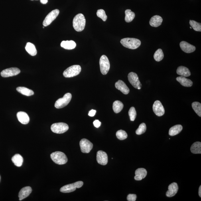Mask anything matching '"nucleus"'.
<instances>
[{
  "instance_id": "13",
  "label": "nucleus",
  "mask_w": 201,
  "mask_h": 201,
  "mask_svg": "<svg viewBox=\"0 0 201 201\" xmlns=\"http://www.w3.org/2000/svg\"><path fill=\"white\" fill-rule=\"evenodd\" d=\"M153 109L154 113L158 116H162L165 114V109L159 101L157 100L154 102Z\"/></svg>"
},
{
  "instance_id": "25",
  "label": "nucleus",
  "mask_w": 201,
  "mask_h": 201,
  "mask_svg": "<svg viewBox=\"0 0 201 201\" xmlns=\"http://www.w3.org/2000/svg\"><path fill=\"white\" fill-rule=\"evenodd\" d=\"M25 50L30 55L35 56L37 54L35 46L31 42H27L25 47Z\"/></svg>"
},
{
  "instance_id": "34",
  "label": "nucleus",
  "mask_w": 201,
  "mask_h": 201,
  "mask_svg": "<svg viewBox=\"0 0 201 201\" xmlns=\"http://www.w3.org/2000/svg\"><path fill=\"white\" fill-rule=\"evenodd\" d=\"M190 24L191 27L195 31H201V24L198 23L194 20H190Z\"/></svg>"
},
{
  "instance_id": "43",
  "label": "nucleus",
  "mask_w": 201,
  "mask_h": 201,
  "mask_svg": "<svg viewBox=\"0 0 201 201\" xmlns=\"http://www.w3.org/2000/svg\"><path fill=\"white\" fill-rule=\"evenodd\" d=\"M198 194L200 198H201V186H200L199 188Z\"/></svg>"
},
{
  "instance_id": "15",
  "label": "nucleus",
  "mask_w": 201,
  "mask_h": 201,
  "mask_svg": "<svg viewBox=\"0 0 201 201\" xmlns=\"http://www.w3.org/2000/svg\"><path fill=\"white\" fill-rule=\"evenodd\" d=\"M180 45L181 50L186 53H192L196 49L195 47L186 42H180Z\"/></svg>"
},
{
  "instance_id": "39",
  "label": "nucleus",
  "mask_w": 201,
  "mask_h": 201,
  "mask_svg": "<svg viewBox=\"0 0 201 201\" xmlns=\"http://www.w3.org/2000/svg\"><path fill=\"white\" fill-rule=\"evenodd\" d=\"M137 196L135 194H129L127 197V200L128 201H135Z\"/></svg>"
},
{
  "instance_id": "10",
  "label": "nucleus",
  "mask_w": 201,
  "mask_h": 201,
  "mask_svg": "<svg viewBox=\"0 0 201 201\" xmlns=\"http://www.w3.org/2000/svg\"><path fill=\"white\" fill-rule=\"evenodd\" d=\"M59 11L58 9H56L53 10L46 16L43 22V25L44 27H47L50 25L53 21L56 19L58 17Z\"/></svg>"
},
{
  "instance_id": "44",
  "label": "nucleus",
  "mask_w": 201,
  "mask_h": 201,
  "mask_svg": "<svg viewBox=\"0 0 201 201\" xmlns=\"http://www.w3.org/2000/svg\"><path fill=\"white\" fill-rule=\"evenodd\" d=\"M190 28H191V29H192V27H190Z\"/></svg>"
},
{
  "instance_id": "37",
  "label": "nucleus",
  "mask_w": 201,
  "mask_h": 201,
  "mask_svg": "<svg viewBox=\"0 0 201 201\" xmlns=\"http://www.w3.org/2000/svg\"><path fill=\"white\" fill-rule=\"evenodd\" d=\"M129 115L130 120L131 121H134L135 120L137 117V113L135 107H131L129 111Z\"/></svg>"
},
{
  "instance_id": "6",
  "label": "nucleus",
  "mask_w": 201,
  "mask_h": 201,
  "mask_svg": "<svg viewBox=\"0 0 201 201\" xmlns=\"http://www.w3.org/2000/svg\"><path fill=\"white\" fill-rule=\"evenodd\" d=\"M52 131L57 134L64 133L68 131L69 126L64 123H58L53 124L51 127Z\"/></svg>"
},
{
  "instance_id": "5",
  "label": "nucleus",
  "mask_w": 201,
  "mask_h": 201,
  "mask_svg": "<svg viewBox=\"0 0 201 201\" xmlns=\"http://www.w3.org/2000/svg\"><path fill=\"white\" fill-rule=\"evenodd\" d=\"M72 95L70 93H66L64 97L56 101L55 103V107L57 109L63 108L68 104L72 99Z\"/></svg>"
},
{
  "instance_id": "31",
  "label": "nucleus",
  "mask_w": 201,
  "mask_h": 201,
  "mask_svg": "<svg viewBox=\"0 0 201 201\" xmlns=\"http://www.w3.org/2000/svg\"><path fill=\"white\" fill-rule=\"evenodd\" d=\"M125 21L127 22H130L133 21L135 17V14L131 9L126 10L125 12Z\"/></svg>"
},
{
  "instance_id": "28",
  "label": "nucleus",
  "mask_w": 201,
  "mask_h": 201,
  "mask_svg": "<svg viewBox=\"0 0 201 201\" xmlns=\"http://www.w3.org/2000/svg\"><path fill=\"white\" fill-rule=\"evenodd\" d=\"M18 92L27 96H30L34 95L33 91L24 87H18L17 88Z\"/></svg>"
},
{
  "instance_id": "4",
  "label": "nucleus",
  "mask_w": 201,
  "mask_h": 201,
  "mask_svg": "<svg viewBox=\"0 0 201 201\" xmlns=\"http://www.w3.org/2000/svg\"><path fill=\"white\" fill-rule=\"evenodd\" d=\"M81 71V67L78 65H74L69 67L63 73V75L65 78H71L78 75Z\"/></svg>"
},
{
  "instance_id": "30",
  "label": "nucleus",
  "mask_w": 201,
  "mask_h": 201,
  "mask_svg": "<svg viewBox=\"0 0 201 201\" xmlns=\"http://www.w3.org/2000/svg\"><path fill=\"white\" fill-rule=\"evenodd\" d=\"M123 107V104L121 101H115L113 103V111L115 113H118L122 110Z\"/></svg>"
},
{
  "instance_id": "1",
  "label": "nucleus",
  "mask_w": 201,
  "mask_h": 201,
  "mask_svg": "<svg viewBox=\"0 0 201 201\" xmlns=\"http://www.w3.org/2000/svg\"><path fill=\"white\" fill-rule=\"evenodd\" d=\"M86 20L84 15L82 14H77L74 18L73 25L74 29L78 32H81L84 29Z\"/></svg>"
},
{
  "instance_id": "17",
  "label": "nucleus",
  "mask_w": 201,
  "mask_h": 201,
  "mask_svg": "<svg viewBox=\"0 0 201 201\" xmlns=\"http://www.w3.org/2000/svg\"><path fill=\"white\" fill-rule=\"evenodd\" d=\"M115 87L117 89L120 91L123 94L127 95L130 92L128 87L122 81L119 80L115 83Z\"/></svg>"
},
{
  "instance_id": "23",
  "label": "nucleus",
  "mask_w": 201,
  "mask_h": 201,
  "mask_svg": "<svg viewBox=\"0 0 201 201\" xmlns=\"http://www.w3.org/2000/svg\"><path fill=\"white\" fill-rule=\"evenodd\" d=\"M176 73L179 75L185 77L189 76L191 75V73L189 69L183 66L178 67L176 70Z\"/></svg>"
},
{
  "instance_id": "2",
  "label": "nucleus",
  "mask_w": 201,
  "mask_h": 201,
  "mask_svg": "<svg viewBox=\"0 0 201 201\" xmlns=\"http://www.w3.org/2000/svg\"><path fill=\"white\" fill-rule=\"evenodd\" d=\"M121 43L125 47L131 49H135L141 46V42L137 38H126L120 41Z\"/></svg>"
},
{
  "instance_id": "41",
  "label": "nucleus",
  "mask_w": 201,
  "mask_h": 201,
  "mask_svg": "<svg viewBox=\"0 0 201 201\" xmlns=\"http://www.w3.org/2000/svg\"><path fill=\"white\" fill-rule=\"evenodd\" d=\"M96 110H94V109H92V110H91V111H89L88 113V115H89V116L93 117L94 116V115L95 114H96Z\"/></svg>"
},
{
  "instance_id": "3",
  "label": "nucleus",
  "mask_w": 201,
  "mask_h": 201,
  "mask_svg": "<svg viewBox=\"0 0 201 201\" xmlns=\"http://www.w3.org/2000/svg\"><path fill=\"white\" fill-rule=\"evenodd\" d=\"M50 157L52 161L58 165H64L68 161L65 154L61 152H54L51 154Z\"/></svg>"
},
{
  "instance_id": "36",
  "label": "nucleus",
  "mask_w": 201,
  "mask_h": 201,
  "mask_svg": "<svg viewBox=\"0 0 201 201\" xmlns=\"http://www.w3.org/2000/svg\"><path fill=\"white\" fill-rule=\"evenodd\" d=\"M147 130V126L145 123H142L139 126L138 128L136 131V133L137 135H141L145 132Z\"/></svg>"
},
{
  "instance_id": "32",
  "label": "nucleus",
  "mask_w": 201,
  "mask_h": 201,
  "mask_svg": "<svg viewBox=\"0 0 201 201\" xmlns=\"http://www.w3.org/2000/svg\"><path fill=\"white\" fill-rule=\"evenodd\" d=\"M154 59L156 61L160 62L163 59L164 54L163 51L161 49H158L156 51L154 54Z\"/></svg>"
},
{
  "instance_id": "16",
  "label": "nucleus",
  "mask_w": 201,
  "mask_h": 201,
  "mask_svg": "<svg viewBox=\"0 0 201 201\" xmlns=\"http://www.w3.org/2000/svg\"><path fill=\"white\" fill-rule=\"evenodd\" d=\"M168 190L166 192V196L169 198L173 197L177 193L178 190V186L176 182L170 184L168 187Z\"/></svg>"
},
{
  "instance_id": "26",
  "label": "nucleus",
  "mask_w": 201,
  "mask_h": 201,
  "mask_svg": "<svg viewBox=\"0 0 201 201\" xmlns=\"http://www.w3.org/2000/svg\"><path fill=\"white\" fill-rule=\"evenodd\" d=\"M182 126L180 125H176L171 127L170 129L169 135L170 136H174L178 135L182 131Z\"/></svg>"
},
{
  "instance_id": "40",
  "label": "nucleus",
  "mask_w": 201,
  "mask_h": 201,
  "mask_svg": "<svg viewBox=\"0 0 201 201\" xmlns=\"http://www.w3.org/2000/svg\"><path fill=\"white\" fill-rule=\"evenodd\" d=\"M93 124H94V126L96 128H99L100 126L101 125V122L99 121L98 120H95L93 122Z\"/></svg>"
},
{
  "instance_id": "20",
  "label": "nucleus",
  "mask_w": 201,
  "mask_h": 201,
  "mask_svg": "<svg viewBox=\"0 0 201 201\" xmlns=\"http://www.w3.org/2000/svg\"><path fill=\"white\" fill-rule=\"evenodd\" d=\"M135 176L134 178L136 180L140 181L145 178L147 175V172L145 168H139L135 171Z\"/></svg>"
},
{
  "instance_id": "27",
  "label": "nucleus",
  "mask_w": 201,
  "mask_h": 201,
  "mask_svg": "<svg viewBox=\"0 0 201 201\" xmlns=\"http://www.w3.org/2000/svg\"><path fill=\"white\" fill-rule=\"evenodd\" d=\"M12 161L15 166L20 167L23 162V158L20 154H17L12 158Z\"/></svg>"
},
{
  "instance_id": "33",
  "label": "nucleus",
  "mask_w": 201,
  "mask_h": 201,
  "mask_svg": "<svg viewBox=\"0 0 201 201\" xmlns=\"http://www.w3.org/2000/svg\"><path fill=\"white\" fill-rule=\"evenodd\" d=\"M193 109L199 116L201 117V104L198 102H194L192 103Z\"/></svg>"
},
{
  "instance_id": "18",
  "label": "nucleus",
  "mask_w": 201,
  "mask_h": 201,
  "mask_svg": "<svg viewBox=\"0 0 201 201\" xmlns=\"http://www.w3.org/2000/svg\"><path fill=\"white\" fill-rule=\"evenodd\" d=\"M32 192V189L30 187H25L21 189L18 194L19 200L21 201L27 198Z\"/></svg>"
},
{
  "instance_id": "14",
  "label": "nucleus",
  "mask_w": 201,
  "mask_h": 201,
  "mask_svg": "<svg viewBox=\"0 0 201 201\" xmlns=\"http://www.w3.org/2000/svg\"><path fill=\"white\" fill-rule=\"evenodd\" d=\"M97 160L99 164L103 165H107L108 161L107 154L103 151H98L97 153Z\"/></svg>"
},
{
  "instance_id": "45",
  "label": "nucleus",
  "mask_w": 201,
  "mask_h": 201,
  "mask_svg": "<svg viewBox=\"0 0 201 201\" xmlns=\"http://www.w3.org/2000/svg\"><path fill=\"white\" fill-rule=\"evenodd\" d=\"M0 180H1V176H0Z\"/></svg>"
},
{
  "instance_id": "22",
  "label": "nucleus",
  "mask_w": 201,
  "mask_h": 201,
  "mask_svg": "<svg viewBox=\"0 0 201 201\" xmlns=\"http://www.w3.org/2000/svg\"><path fill=\"white\" fill-rule=\"evenodd\" d=\"M61 47L67 50H72L76 47V44L74 41H63L60 44Z\"/></svg>"
},
{
  "instance_id": "8",
  "label": "nucleus",
  "mask_w": 201,
  "mask_h": 201,
  "mask_svg": "<svg viewBox=\"0 0 201 201\" xmlns=\"http://www.w3.org/2000/svg\"><path fill=\"white\" fill-rule=\"evenodd\" d=\"M83 182L78 181L74 183L66 185L60 189V192L63 193H69L75 191L76 188H80L83 186Z\"/></svg>"
},
{
  "instance_id": "46",
  "label": "nucleus",
  "mask_w": 201,
  "mask_h": 201,
  "mask_svg": "<svg viewBox=\"0 0 201 201\" xmlns=\"http://www.w3.org/2000/svg\"><path fill=\"white\" fill-rule=\"evenodd\" d=\"M32 1H33V0H32Z\"/></svg>"
},
{
  "instance_id": "7",
  "label": "nucleus",
  "mask_w": 201,
  "mask_h": 201,
  "mask_svg": "<svg viewBox=\"0 0 201 201\" xmlns=\"http://www.w3.org/2000/svg\"><path fill=\"white\" fill-rule=\"evenodd\" d=\"M99 65L101 73L103 75H106L110 68V63L107 56L103 55L101 57L99 60Z\"/></svg>"
},
{
  "instance_id": "19",
  "label": "nucleus",
  "mask_w": 201,
  "mask_h": 201,
  "mask_svg": "<svg viewBox=\"0 0 201 201\" xmlns=\"http://www.w3.org/2000/svg\"><path fill=\"white\" fill-rule=\"evenodd\" d=\"M18 120L24 125H27L29 123L30 118L28 115L24 112L20 111L17 114Z\"/></svg>"
},
{
  "instance_id": "12",
  "label": "nucleus",
  "mask_w": 201,
  "mask_h": 201,
  "mask_svg": "<svg viewBox=\"0 0 201 201\" xmlns=\"http://www.w3.org/2000/svg\"><path fill=\"white\" fill-rule=\"evenodd\" d=\"M21 72L20 69L17 68H11L6 69L1 72V75L4 78L17 75Z\"/></svg>"
},
{
  "instance_id": "21",
  "label": "nucleus",
  "mask_w": 201,
  "mask_h": 201,
  "mask_svg": "<svg viewBox=\"0 0 201 201\" xmlns=\"http://www.w3.org/2000/svg\"><path fill=\"white\" fill-rule=\"evenodd\" d=\"M163 19L159 15H155L151 18L149 24L152 27H157L161 25Z\"/></svg>"
},
{
  "instance_id": "29",
  "label": "nucleus",
  "mask_w": 201,
  "mask_h": 201,
  "mask_svg": "<svg viewBox=\"0 0 201 201\" xmlns=\"http://www.w3.org/2000/svg\"><path fill=\"white\" fill-rule=\"evenodd\" d=\"M191 151L194 154H201V143L197 142L192 145L190 148Z\"/></svg>"
},
{
  "instance_id": "24",
  "label": "nucleus",
  "mask_w": 201,
  "mask_h": 201,
  "mask_svg": "<svg viewBox=\"0 0 201 201\" xmlns=\"http://www.w3.org/2000/svg\"><path fill=\"white\" fill-rule=\"evenodd\" d=\"M176 80L184 87H189L192 86V81L189 79L186 78L185 77L182 76L178 77L176 78Z\"/></svg>"
},
{
  "instance_id": "9",
  "label": "nucleus",
  "mask_w": 201,
  "mask_h": 201,
  "mask_svg": "<svg viewBox=\"0 0 201 201\" xmlns=\"http://www.w3.org/2000/svg\"><path fill=\"white\" fill-rule=\"evenodd\" d=\"M129 82L134 88L138 89H141L142 85L139 80V77L135 73H130L128 76Z\"/></svg>"
},
{
  "instance_id": "38",
  "label": "nucleus",
  "mask_w": 201,
  "mask_h": 201,
  "mask_svg": "<svg viewBox=\"0 0 201 201\" xmlns=\"http://www.w3.org/2000/svg\"><path fill=\"white\" fill-rule=\"evenodd\" d=\"M97 15L98 17L101 18L103 21H106L107 17L104 10L102 9L98 10L97 11Z\"/></svg>"
},
{
  "instance_id": "35",
  "label": "nucleus",
  "mask_w": 201,
  "mask_h": 201,
  "mask_svg": "<svg viewBox=\"0 0 201 201\" xmlns=\"http://www.w3.org/2000/svg\"><path fill=\"white\" fill-rule=\"evenodd\" d=\"M116 135L117 138L120 140H125L128 137L127 133L125 131L122 130L118 131Z\"/></svg>"
},
{
  "instance_id": "42",
  "label": "nucleus",
  "mask_w": 201,
  "mask_h": 201,
  "mask_svg": "<svg viewBox=\"0 0 201 201\" xmlns=\"http://www.w3.org/2000/svg\"><path fill=\"white\" fill-rule=\"evenodd\" d=\"M40 3L43 4H46L48 3V0H40Z\"/></svg>"
},
{
  "instance_id": "11",
  "label": "nucleus",
  "mask_w": 201,
  "mask_h": 201,
  "mask_svg": "<svg viewBox=\"0 0 201 201\" xmlns=\"http://www.w3.org/2000/svg\"><path fill=\"white\" fill-rule=\"evenodd\" d=\"M81 152L83 153H89L93 148V144L89 140L83 139L80 142Z\"/></svg>"
}]
</instances>
